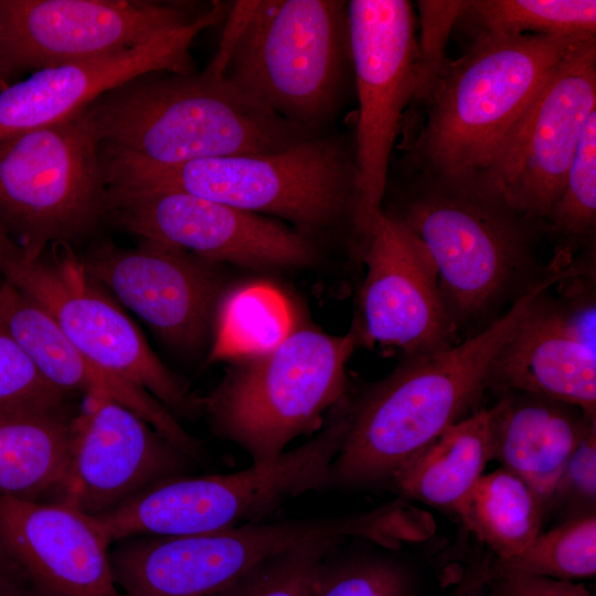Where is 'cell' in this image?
<instances>
[{"mask_svg":"<svg viewBox=\"0 0 596 596\" xmlns=\"http://www.w3.org/2000/svg\"><path fill=\"white\" fill-rule=\"evenodd\" d=\"M566 277L552 270L464 341L406 356L387 376L349 401L348 429L330 467L329 487L362 488L392 477L465 418L487 389L491 364L534 299Z\"/></svg>","mask_w":596,"mask_h":596,"instance_id":"obj_1","label":"cell"},{"mask_svg":"<svg viewBox=\"0 0 596 596\" xmlns=\"http://www.w3.org/2000/svg\"><path fill=\"white\" fill-rule=\"evenodd\" d=\"M147 73L104 93L83 113L102 156L156 167L285 149L309 135L270 113L210 65Z\"/></svg>","mask_w":596,"mask_h":596,"instance_id":"obj_2","label":"cell"},{"mask_svg":"<svg viewBox=\"0 0 596 596\" xmlns=\"http://www.w3.org/2000/svg\"><path fill=\"white\" fill-rule=\"evenodd\" d=\"M393 215L428 252L458 331L513 304L553 267L552 260L542 266L535 258V235L543 227L513 210L478 173H422Z\"/></svg>","mask_w":596,"mask_h":596,"instance_id":"obj_3","label":"cell"},{"mask_svg":"<svg viewBox=\"0 0 596 596\" xmlns=\"http://www.w3.org/2000/svg\"><path fill=\"white\" fill-rule=\"evenodd\" d=\"M211 64L260 106L309 135L332 114L352 65L348 3L237 2Z\"/></svg>","mask_w":596,"mask_h":596,"instance_id":"obj_4","label":"cell"},{"mask_svg":"<svg viewBox=\"0 0 596 596\" xmlns=\"http://www.w3.org/2000/svg\"><path fill=\"white\" fill-rule=\"evenodd\" d=\"M592 36H477L466 54L448 61L425 100L414 146L422 173L482 171L562 60Z\"/></svg>","mask_w":596,"mask_h":596,"instance_id":"obj_5","label":"cell"},{"mask_svg":"<svg viewBox=\"0 0 596 596\" xmlns=\"http://www.w3.org/2000/svg\"><path fill=\"white\" fill-rule=\"evenodd\" d=\"M361 343L353 322L344 334L292 327L272 348L240 359L200 400L216 435L266 464L296 437L322 427L347 395V363Z\"/></svg>","mask_w":596,"mask_h":596,"instance_id":"obj_6","label":"cell"},{"mask_svg":"<svg viewBox=\"0 0 596 596\" xmlns=\"http://www.w3.org/2000/svg\"><path fill=\"white\" fill-rule=\"evenodd\" d=\"M108 185L172 189L243 211L270 214L300 233L349 215L354 230L355 166L340 141L305 138L259 155L201 159L170 167L102 156Z\"/></svg>","mask_w":596,"mask_h":596,"instance_id":"obj_7","label":"cell"},{"mask_svg":"<svg viewBox=\"0 0 596 596\" xmlns=\"http://www.w3.org/2000/svg\"><path fill=\"white\" fill-rule=\"evenodd\" d=\"M107 191L83 110L0 140V230L30 256L89 235L106 217Z\"/></svg>","mask_w":596,"mask_h":596,"instance_id":"obj_8","label":"cell"},{"mask_svg":"<svg viewBox=\"0 0 596 596\" xmlns=\"http://www.w3.org/2000/svg\"><path fill=\"white\" fill-rule=\"evenodd\" d=\"M348 424V406L341 402L312 439L272 461L233 473L159 481L121 505L120 528L130 536H183L258 520L291 498L329 487Z\"/></svg>","mask_w":596,"mask_h":596,"instance_id":"obj_9","label":"cell"},{"mask_svg":"<svg viewBox=\"0 0 596 596\" xmlns=\"http://www.w3.org/2000/svg\"><path fill=\"white\" fill-rule=\"evenodd\" d=\"M51 258L30 256L0 230V274L41 307L89 360L146 390L166 408L200 407L162 364L128 316L86 273L68 245L55 244Z\"/></svg>","mask_w":596,"mask_h":596,"instance_id":"obj_10","label":"cell"},{"mask_svg":"<svg viewBox=\"0 0 596 596\" xmlns=\"http://www.w3.org/2000/svg\"><path fill=\"white\" fill-rule=\"evenodd\" d=\"M348 17L359 100L354 234L361 243L382 210L392 149L414 98L417 22L407 0H352Z\"/></svg>","mask_w":596,"mask_h":596,"instance_id":"obj_11","label":"cell"},{"mask_svg":"<svg viewBox=\"0 0 596 596\" xmlns=\"http://www.w3.org/2000/svg\"><path fill=\"white\" fill-rule=\"evenodd\" d=\"M596 109V38L562 60L478 174L518 213L546 223L587 117Z\"/></svg>","mask_w":596,"mask_h":596,"instance_id":"obj_12","label":"cell"},{"mask_svg":"<svg viewBox=\"0 0 596 596\" xmlns=\"http://www.w3.org/2000/svg\"><path fill=\"white\" fill-rule=\"evenodd\" d=\"M202 13L180 2L0 0L4 77L131 50Z\"/></svg>","mask_w":596,"mask_h":596,"instance_id":"obj_13","label":"cell"},{"mask_svg":"<svg viewBox=\"0 0 596 596\" xmlns=\"http://www.w3.org/2000/svg\"><path fill=\"white\" fill-rule=\"evenodd\" d=\"M106 217L143 240L212 263L304 267L317 252L307 235L262 214L172 189L108 185Z\"/></svg>","mask_w":596,"mask_h":596,"instance_id":"obj_14","label":"cell"},{"mask_svg":"<svg viewBox=\"0 0 596 596\" xmlns=\"http://www.w3.org/2000/svg\"><path fill=\"white\" fill-rule=\"evenodd\" d=\"M554 287V286H553ZM539 295L494 358L487 389L528 392L596 415L595 272Z\"/></svg>","mask_w":596,"mask_h":596,"instance_id":"obj_15","label":"cell"},{"mask_svg":"<svg viewBox=\"0 0 596 596\" xmlns=\"http://www.w3.org/2000/svg\"><path fill=\"white\" fill-rule=\"evenodd\" d=\"M361 259V342L400 348L406 356L427 354L457 343L435 265L422 242L392 213L370 221Z\"/></svg>","mask_w":596,"mask_h":596,"instance_id":"obj_16","label":"cell"},{"mask_svg":"<svg viewBox=\"0 0 596 596\" xmlns=\"http://www.w3.org/2000/svg\"><path fill=\"white\" fill-rule=\"evenodd\" d=\"M202 260L143 240L137 248L103 244L82 264L168 345L193 352L204 345L221 298L220 280Z\"/></svg>","mask_w":596,"mask_h":596,"instance_id":"obj_17","label":"cell"},{"mask_svg":"<svg viewBox=\"0 0 596 596\" xmlns=\"http://www.w3.org/2000/svg\"><path fill=\"white\" fill-rule=\"evenodd\" d=\"M88 400L73 421L62 502L100 515L187 469L191 458L136 413L107 397Z\"/></svg>","mask_w":596,"mask_h":596,"instance_id":"obj_18","label":"cell"},{"mask_svg":"<svg viewBox=\"0 0 596 596\" xmlns=\"http://www.w3.org/2000/svg\"><path fill=\"white\" fill-rule=\"evenodd\" d=\"M224 13L225 6L215 2L193 23L147 44L96 60L41 68L9 84L0 89V140L66 119L137 76L193 72L190 45Z\"/></svg>","mask_w":596,"mask_h":596,"instance_id":"obj_19","label":"cell"},{"mask_svg":"<svg viewBox=\"0 0 596 596\" xmlns=\"http://www.w3.org/2000/svg\"><path fill=\"white\" fill-rule=\"evenodd\" d=\"M108 545L92 518L65 502L0 496V547L43 596H123Z\"/></svg>","mask_w":596,"mask_h":596,"instance_id":"obj_20","label":"cell"},{"mask_svg":"<svg viewBox=\"0 0 596 596\" xmlns=\"http://www.w3.org/2000/svg\"><path fill=\"white\" fill-rule=\"evenodd\" d=\"M0 321L31 359L41 375L68 394L107 397L129 408L190 458L201 447L171 413L146 390L110 373L83 354L52 318L12 285H0Z\"/></svg>","mask_w":596,"mask_h":596,"instance_id":"obj_21","label":"cell"},{"mask_svg":"<svg viewBox=\"0 0 596 596\" xmlns=\"http://www.w3.org/2000/svg\"><path fill=\"white\" fill-rule=\"evenodd\" d=\"M596 427V415L550 397L505 391L488 408L490 459L532 490L544 517L573 451Z\"/></svg>","mask_w":596,"mask_h":596,"instance_id":"obj_22","label":"cell"},{"mask_svg":"<svg viewBox=\"0 0 596 596\" xmlns=\"http://www.w3.org/2000/svg\"><path fill=\"white\" fill-rule=\"evenodd\" d=\"M73 421L63 406L0 411L1 497L36 501L43 493L61 491Z\"/></svg>","mask_w":596,"mask_h":596,"instance_id":"obj_23","label":"cell"},{"mask_svg":"<svg viewBox=\"0 0 596 596\" xmlns=\"http://www.w3.org/2000/svg\"><path fill=\"white\" fill-rule=\"evenodd\" d=\"M488 408L448 427L389 483L403 497L457 511L490 461Z\"/></svg>","mask_w":596,"mask_h":596,"instance_id":"obj_24","label":"cell"},{"mask_svg":"<svg viewBox=\"0 0 596 596\" xmlns=\"http://www.w3.org/2000/svg\"><path fill=\"white\" fill-rule=\"evenodd\" d=\"M456 514L466 530L501 560L524 551L541 533L544 520L532 490L502 467L481 476Z\"/></svg>","mask_w":596,"mask_h":596,"instance_id":"obj_25","label":"cell"},{"mask_svg":"<svg viewBox=\"0 0 596 596\" xmlns=\"http://www.w3.org/2000/svg\"><path fill=\"white\" fill-rule=\"evenodd\" d=\"M477 36L596 34L595 0H472L460 19Z\"/></svg>","mask_w":596,"mask_h":596,"instance_id":"obj_26","label":"cell"},{"mask_svg":"<svg viewBox=\"0 0 596 596\" xmlns=\"http://www.w3.org/2000/svg\"><path fill=\"white\" fill-rule=\"evenodd\" d=\"M211 360L242 358L267 350L291 328L289 310L272 287L249 285L220 298Z\"/></svg>","mask_w":596,"mask_h":596,"instance_id":"obj_27","label":"cell"},{"mask_svg":"<svg viewBox=\"0 0 596 596\" xmlns=\"http://www.w3.org/2000/svg\"><path fill=\"white\" fill-rule=\"evenodd\" d=\"M595 574L596 515H589L540 533L512 557L493 558L477 581L485 584L504 576H532L576 582Z\"/></svg>","mask_w":596,"mask_h":596,"instance_id":"obj_28","label":"cell"},{"mask_svg":"<svg viewBox=\"0 0 596 596\" xmlns=\"http://www.w3.org/2000/svg\"><path fill=\"white\" fill-rule=\"evenodd\" d=\"M596 227V109L587 117L562 193L546 223L557 245L554 255L575 258V252L594 246Z\"/></svg>","mask_w":596,"mask_h":596,"instance_id":"obj_29","label":"cell"},{"mask_svg":"<svg viewBox=\"0 0 596 596\" xmlns=\"http://www.w3.org/2000/svg\"><path fill=\"white\" fill-rule=\"evenodd\" d=\"M337 543H310L260 564L235 584L228 596H311L324 558Z\"/></svg>","mask_w":596,"mask_h":596,"instance_id":"obj_30","label":"cell"},{"mask_svg":"<svg viewBox=\"0 0 596 596\" xmlns=\"http://www.w3.org/2000/svg\"><path fill=\"white\" fill-rule=\"evenodd\" d=\"M406 570L386 558H360L320 570L311 596H409Z\"/></svg>","mask_w":596,"mask_h":596,"instance_id":"obj_31","label":"cell"},{"mask_svg":"<svg viewBox=\"0 0 596 596\" xmlns=\"http://www.w3.org/2000/svg\"><path fill=\"white\" fill-rule=\"evenodd\" d=\"M65 396L41 375L0 321V411L62 407Z\"/></svg>","mask_w":596,"mask_h":596,"instance_id":"obj_32","label":"cell"},{"mask_svg":"<svg viewBox=\"0 0 596 596\" xmlns=\"http://www.w3.org/2000/svg\"><path fill=\"white\" fill-rule=\"evenodd\" d=\"M465 1L419 0L416 2L419 33L416 35V82L414 98L426 100L446 68V45L459 21Z\"/></svg>","mask_w":596,"mask_h":596,"instance_id":"obj_33","label":"cell"},{"mask_svg":"<svg viewBox=\"0 0 596 596\" xmlns=\"http://www.w3.org/2000/svg\"><path fill=\"white\" fill-rule=\"evenodd\" d=\"M549 511L557 514L561 523L596 515V427L567 460L555 485Z\"/></svg>","mask_w":596,"mask_h":596,"instance_id":"obj_34","label":"cell"},{"mask_svg":"<svg viewBox=\"0 0 596 596\" xmlns=\"http://www.w3.org/2000/svg\"><path fill=\"white\" fill-rule=\"evenodd\" d=\"M488 596H592L581 583L532 576H504L489 579Z\"/></svg>","mask_w":596,"mask_h":596,"instance_id":"obj_35","label":"cell"},{"mask_svg":"<svg viewBox=\"0 0 596 596\" xmlns=\"http://www.w3.org/2000/svg\"><path fill=\"white\" fill-rule=\"evenodd\" d=\"M23 584L32 585L18 565L0 547V589Z\"/></svg>","mask_w":596,"mask_h":596,"instance_id":"obj_36","label":"cell"},{"mask_svg":"<svg viewBox=\"0 0 596 596\" xmlns=\"http://www.w3.org/2000/svg\"><path fill=\"white\" fill-rule=\"evenodd\" d=\"M0 596H43L32 585L23 584L0 589Z\"/></svg>","mask_w":596,"mask_h":596,"instance_id":"obj_37","label":"cell"},{"mask_svg":"<svg viewBox=\"0 0 596 596\" xmlns=\"http://www.w3.org/2000/svg\"><path fill=\"white\" fill-rule=\"evenodd\" d=\"M458 596H488L482 592V584L473 581L467 587H465Z\"/></svg>","mask_w":596,"mask_h":596,"instance_id":"obj_38","label":"cell"},{"mask_svg":"<svg viewBox=\"0 0 596 596\" xmlns=\"http://www.w3.org/2000/svg\"><path fill=\"white\" fill-rule=\"evenodd\" d=\"M8 82L4 77L3 73V64H2V43H1V23H0V89L8 86Z\"/></svg>","mask_w":596,"mask_h":596,"instance_id":"obj_39","label":"cell"},{"mask_svg":"<svg viewBox=\"0 0 596 596\" xmlns=\"http://www.w3.org/2000/svg\"><path fill=\"white\" fill-rule=\"evenodd\" d=\"M231 588H232V587H231ZM231 588H230V589H231ZM230 589H227V590H225V592L221 593V594H220V595H217V596H228V592H230Z\"/></svg>","mask_w":596,"mask_h":596,"instance_id":"obj_40","label":"cell"}]
</instances>
